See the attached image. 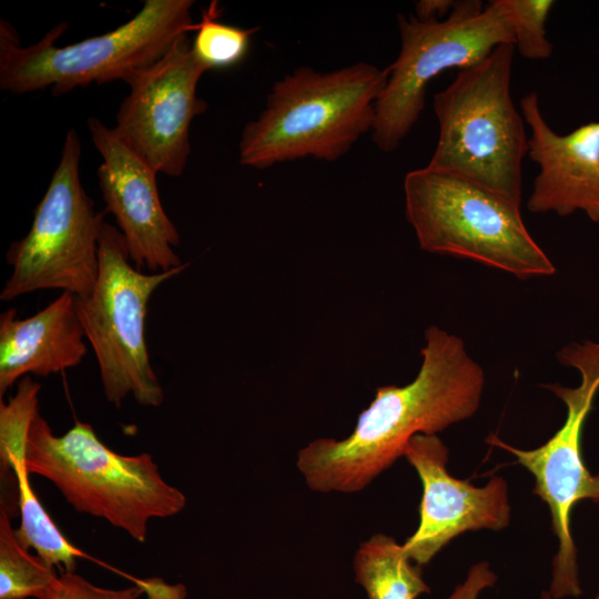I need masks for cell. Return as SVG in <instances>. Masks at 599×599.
I'll use <instances>...</instances> for the list:
<instances>
[{
  "label": "cell",
  "mask_w": 599,
  "mask_h": 599,
  "mask_svg": "<svg viewBox=\"0 0 599 599\" xmlns=\"http://www.w3.org/2000/svg\"><path fill=\"white\" fill-rule=\"evenodd\" d=\"M400 50L375 105L372 139L383 152L396 150L418 121L429 82L441 72L474 65L501 44H515L506 0L484 6L456 1L443 20L397 16Z\"/></svg>",
  "instance_id": "obj_7"
},
{
  "label": "cell",
  "mask_w": 599,
  "mask_h": 599,
  "mask_svg": "<svg viewBox=\"0 0 599 599\" xmlns=\"http://www.w3.org/2000/svg\"><path fill=\"white\" fill-rule=\"evenodd\" d=\"M557 359L578 369L581 375L577 387L560 384L546 386L567 407L562 426L544 445L529 450L516 448L496 435H489L486 439L489 445L514 455L535 477L534 494L550 510L558 549L552 560L549 591L544 593L549 599L581 595L570 516L579 500L590 499L599 504V474L589 471L581 454L582 428L599 390V343L586 341L568 344L557 353Z\"/></svg>",
  "instance_id": "obj_10"
},
{
  "label": "cell",
  "mask_w": 599,
  "mask_h": 599,
  "mask_svg": "<svg viewBox=\"0 0 599 599\" xmlns=\"http://www.w3.org/2000/svg\"><path fill=\"white\" fill-rule=\"evenodd\" d=\"M142 593L138 586L102 588L75 572H61L41 599H138Z\"/></svg>",
  "instance_id": "obj_22"
},
{
  "label": "cell",
  "mask_w": 599,
  "mask_h": 599,
  "mask_svg": "<svg viewBox=\"0 0 599 599\" xmlns=\"http://www.w3.org/2000/svg\"><path fill=\"white\" fill-rule=\"evenodd\" d=\"M26 467L50 480L77 511L103 518L139 542L146 540L151 519L172 517L186 504L151 455H120L80 420L57 436L38 412L29 427Z\"/></svg>",
  "instance_id": "obj_3"
},
{
  "label": "cell",
  "mask_w": 599,
  "mask_h": 599,
  "mask_svg": "<svg viewBox=\"0 0 599 599\" xmlns=\"http://www.w3.org/2000/svg\"><path fill=\"white\" fill-rule=\"evenodd\" d=\"M29 475L26 463L17 466L20 525L14 535L24 549H34L49 566L61 572H75L77 560L83 552L72 546L55 526L34 494Z\"/></svg>",
  "instance_id": "obj_18"
},
{
  "label": "cell",
  "mask_w": 599,
  "mask_h": 599,
  "mask_svg": "<svg viewBox=\"0 0 599 599\" xmlns=\"http://www.w3.org/2000/svg\"><path fill=\"white\" fill-rule=\"evenodd\" d=\"M497 576L487 561L478 562L469 568L465 581L458 585L446 599H477L480 591L493 587ZM544 599H549L545 598ZM595 599H599V593Z\"/></svg>",
  "instance_id": "obj_23"
},
{
  "label": "cell",
  "mask_w": 599,
  "mask_h": 599,
  "mask_svg": "<svg viewBox=\"0 0 599 599\" xmlns=\"http://www.w3.org/2000/svg\"><path fill=\"white\" fill-rule=\"evenodd\" d=\"M189 266L144 273L130 260L120 230L104 223L99 238V275L92 292L75 297L77 311L99 365L105 398L120 407L129 396L142 406L164 400L145 339L152 294Z\"/></svg>",
  "instance_id": "obj_8"
},
{
  "label": "cell",
  "mask_w": 599,
  "mask_h": 599,
  "mask_svg": "<svg viewBox=\"0 0 599 599\" xmlns=\"http://www.w3.org/2000/svg\"><path fill=\"white\" fill-rule=\"evenodd\" d=\"M515 47L501 44L459 70L433 99L439 134L428 166L488 187L520 205L524 118L510 94Z\"/></svg>",
  "instance_id": "obj_5"
},
{
  "label": "cell",
  "mask_w": 599,
  "mask_h": 599,
  "mask_svg": "<svg viewBox=\"0 0 599 599\" xmlns=\"http://www.w3.org/2000/svg\"><path fill=\"white\" fill-rule=\"evenodd\" d=\"M219 9L212 2L195 22L191 43L195 57L210 69H225L238 64L246 55L251 37L256 29H242L217 20Z\"/></svg>",
  "instance_id": "obj_20"
},
{
  "label": "cell",
  "mask_w": 599,
  "mask_h": 599,
  "mask_svg": "<svg viewBox=\"0 0 599 599\" xmlns=\"http://www.w3.org/2000/svg\"><path fill=\"white\" fill-rule=\"evenodd\" d=\"M355 580L368 599H416L429 593L422 566L414 565L403 545L384 534L361 544L353 561Z\"/></svg>",
  "instance_id": "obj_16"
},
{
  "label": "cell",
  "mask_w": 599,
  "mask_h": 599,
  "mask_svg": "<svg viewBox=\"0 0 599 599\" xmlns=\"http://www.w3.org/2000/svg\"><path fill=\"white\" fill-rule=\"evenodd\" d=\"M193 6V0H145L116 29L65 47L54 42L67 30V22L24 47L14 27L1 19L0 88L13 94L50 88L53 95H62L91 83H126L156 62L177 38L194 31Z\"/></svg>",
  "instance_id": "obj_4"
},
{
  "label": "cell",
  "mask_w": 599,
  "mask_h": 599,
  "mask_svg": "<svg viewBox=\"0 0 599 599\" xmlns=\"http://www.w3.org/2000/svg\"><path fill=\"white\" fill-rule=\"evenodd\" d=\"M10 520L0 510V599H41L58 575L19 544Z\"/></svg>",
  "instance_id": "obj_19"
},
{
  "label": "cell",
  "mask_w": 599,
  "mask_h": 599,
  "mask_svg": "<svg viewBox=\"0 0 599 599\" xmlns=\"http://www.w3.org/2000/svg\"><path fill=\"white\" fill-rule=\"evenodd\" d=\"M425 341L413 382L377 387L348 437L319 438L298 451L297 468L311 489L359 491L404 456L415 435H436L478 410L485 374L463 339L432 325Z\"/></svg>",
  "instance_id": "obj_1"
},
{
  "label": "cell",
  "mask_w": 599,
  "mask_h": 599,
  "mask_svg": "<svg viewBox=\"0 0 599 599\" xmlns=\"http://www.w3.org/2000/svg\"><path fill=\"white\" fill-rule=\"evenodd\" d=\"M207 70L185 34L126 82L130 91L119 108L113 130L158 173L175 177L185 170L191 153V123L209 106L196 95Z\"/></svg>",
  "instance_id": "obj_11"
},
{
  "label": "cell",
  "mask_w": 599,
  "mask_h": 599,
  "mask_svg": "<svg viewBox=\"0 0 599 599\" xmlns=\"http://www.w3.org/2000/svg\"><path fill=\"white\" fill-rule=\"evenodd\" d=\"M509 8L515 44L526 59L550 58L552 45L546 37V20L555 2L551 0H506Z\"/></svg>",
  "instance_id": "obj_21"
},
{
  "label": "cell",
  "mask_w": 599,
  "mask_h": 599,
  "mask_svg": "<svg viewBox=\"0 0 599 599\" xmlns=\"http://www.w3.org/2000/svg\"><path fill=\"white\" fill-rule=\"evenodd\" d=\"M80 156V139L71 129L29 232L7 252L12 272L0 293L1 301L43 290H61L75 297L92 292L105 221L104 212L95 209L81 184Z\"/></svg>",
  "instance_id": "obj_9"
},
{
  "label": "cell",
  "mask_w": 599,
  "mask_h": 599,
  "mask_svg": "<svg viewBox=\"0 0 599 599\" xmlns=\"http://www.w3.org/2000/svg\"><path fill=\"white\" fill-rule=\"evenodd\" d=\"M520 111L531 131L528 155L539 167L528 210L560 216L582 211L599 224V121L558 134L546 122L536 92L521 99Z\"/></svg>",
  "instance_id": "obj_14"
},
{
  "label": "cell",
  "mask_w": 599,
  "mask_h": 599,
  "mask_svg": "<svg viewBox=\"0 0 599 599\" xmlns=\"http://www.w3.org/2000/svg\"><path fill=\"white\" fill-rule=\"evenodd\" d=\"M405 215L427 252L469 258L518 278L556 268L526 229L520 205L456 174L430 166L404 179Z\"/></svg>",
  "instance_id": "obj_6"
},
{
  "label": "cell",
  "mask_w": 599,
  "mask_h": 599,
  "mask_svg": "<svg viewBox=\"0 0 599 599\" xmlns=\"http://www.w3.org/2000/svg\"><path fill=\"white\" fill-rule=\"evenodd\" d=\"M404 456L417 471L423 495L419 525L403 544L418 566L428 564L451 539L478 529L501 530L509 525L510 505L505 478L494 476L483 487L447 473L448 448L437 435L417 434Z\"/></svg>",
  "instance_id": "obj_12"
},
{
  "label": "cell",
  "mask_w": 599,
  "mask_h": 599,
  "mask_svg": "<svg viewBox=\"0 0 599 599\" xmlns=\"http://www.w3.org/2000/svg\"><path fill=\"white\" fill-rule=\"evenodd\" d=\"M146 599H186L185 587L181 583L169 585L160 578H146L136 580V585Z\"/></svg>",
  "instance_id": "obj_24"
},
{
  "label": "cell",
  "mask_w": 599,
  "mask_h": 599,
  "mask_svg": "<svg viewBox=\"0 0 599 599\" xmlns=\"http://www.w3.org/2000/svg\"><path fill=\"white\" fill-rule=\"evenodd\" d=\"M87 124L102 158L98 169L101 195L106 211L115 217L132 263L149 273L183 266L174 251L180 233L162 206L158 172L113 128L97 118H89Z\"/></svg>",
  "instance_id": "obj_13"
},
{
  "label": "cell",
  "mask_w": 599,
  "mask_h": 599,
  "mask_svg": "<svg viewBox=\"0 0 599 599\" xmlns=\"http://www.w3.org/2000/svg\"><path fill=\"white\" fill-rule=\"evenodd\" d=\"M388 70L357 62L329 72L298 67L276 81L245 124L240 163L258 170L304 158L336 161L373 130Z\"/></svg>",
  "instance_id": "obj_2"
},
{
  "label": "cell",
  "mask_w": 599,
  "mask_h": 599,
  "mask_svg": "<svg viewBox=\"0 0 599 599\" xmlns=\"http://www.w3.org/2000/svg\"><path fill=\"white\" fill-rule=\"evenodd\" d=\"M41 385L29 376L18 383L16 394L3 403L0 399V509L10 518L19 514L16 467L26 461L30 424L38 409Z\"/></svg>",
  "instance_id": "obj_17"
},
{
  "label": "cell",
  "mask_w": 599,
  "mask_h": 599,
  "mask_svg": "<svg viewBox=\"0 0 599 599\" xmlns=\"http://www.w3.org/2000/svg\"><path fill=\"white\" fill-rule=\"evenodd\" d=\"M456 4L453 0H420L415 4L416 18L420 21L439 20L448 17Z\"/></svg>",
  "instance_id": "obj_25"
},
{
  "label": "cell",
  "mask_w": 599,
  "mask_h": 599,
  "mask_svg": "<svg viewBox=\"0 0 599 599\" xmlns=\"http://www.w3.org/2000/svg\"><path fill=\"white\" fill-rule=\"evenodd\" d=\"M85 334L75 296L62 292L43 309L18 318L16 308L0 315V399L28 374L49 376L79 365L87 355Z\"/></svg>",
  "instance_id": "obj_15"
}]
</instances>
